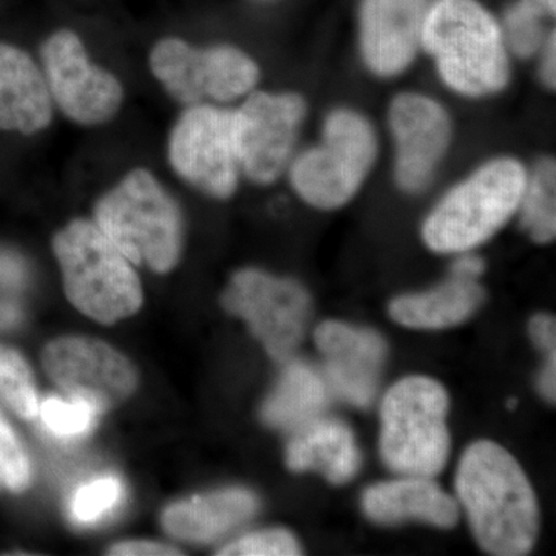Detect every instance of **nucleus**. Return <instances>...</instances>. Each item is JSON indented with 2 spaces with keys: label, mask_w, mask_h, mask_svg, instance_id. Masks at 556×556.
Instances as JSON below:
<instances>
[{
  "label": "nucleus",
  "mask_w": 556,
  "mask_h": 556,
  "mask_svg": "<svg viewBox=\"0 0 556 556\" xmlns=\"http://www.w3.org/2000/svg\"><path fill=\"white\" fill-rule=\"evenodd\" d=\"M390 126L396 141L397 185L405 192H420L447 152L452 139L448 113L431 98L404 93L391 104Z\"/></svg>",
  "instance_id": "nucleus-13"
},
{
  "label": "nucleus",
  "mask_w": 556,
  "mask_h": 556,
  "mask_svg": "<svg viewBox=\"0 0 556 556\" xmlns=\"http://www.w3.org/2000/svg\"><path fill=\"white\" fill-rule=\"evenodd\" d=\"M65 295L84 316L113 325L142 305V287L134 263L98 228L73 219L54 236Z\"/></svg>",
  "instance_id": "nucleus-4"
},
{
  "label": "nucleus",
  "mask_w": 556,
  "mask_h": 556,
  "mask_svg": "<svg viewBox=\"0 0 556 556\" xmlns=\"http://www.w3.org/2000/svg\"><path fill=\"white\" fill-rule=\"evenodd\" d=\"M258 507V497L249 490H219L172 504L164 510L163 527L178 540L212 543L249 521Z\"/></svg>",
  "instance_id": "nucleus-19"
},
{
  "label": "nucleus",
  "mask_w": 556,
  "mask_h": 556,
  "mask_svg": "<svg viewBox=\"0 0 556 556\" xmlns=\"http://www.w3.org/2000/svg\"><path fill=\"white\" fill-rule=\"evenodd\" d=\"M448 394L437 380L409 376L382 401L380 455L404 477L433 478L448 459Z\"/></svg>",
  "instance_id": "nucleus-6"
},
{
  "label": "nucleus",
  "mask_w": 556,
  "mask_h": 556,
  "mask_svg": "<svg viewBox=\"0 0 556 556\" xmlns=\"http://www.w3.org/2000/svg\"><path fill=\"white\" fill-rule=\"evenodd\" d=\"M555 10L556 0H518L501 25L507 50L519 58L533 56L547 38L544 22L555 16Z\"/></svg>",
  "instance_id": "nucleus-24"
},
{
  "label": "nucleus",
  "mask_w": 556,
  "mask_h": 556,
  "mask_svg": "<svg viewBox=\"0 0 556 556\" xmlns=\"http://www.w3.org/2000/svg\"><path fill=\"white\" fill-rule=\"evenodd\" d=\"M300 554L302 548L298 540L283 529L249 533L218 552L222 556H295Z\"/></svg>",
  "instance_id": "nucleus-29"
},
{
  "label": "nucleus",
  "mask_w": 556,
  "mask_h": 556,
  "mask_svg": "<svg viewBox=\"0 0 556 556\" xmlns=\"http://www.w3.org/2000/svg\"><path fill=\"white\" fill-rule=\"evenodd\" d=\"M287 464L289 470L318 471L331 484L342 485L356 477L362 456L353 431L345 424L317 417L292 431Z\"/></svg>",
  "instance_id": "nucleus-20"
},
{
  "label": "nucleus",
  "mask_w": 556,
  "mask_h": 556,
  "mask_svg": "<svg viewBox=\"0 0 556 556\" xmlns=\"http://www.w3.org/2000/svg\"><path fill=\"white\" fill-rule=\"evenodd\" d=\"M49 378L70 397L84 399L100 412L129 399L138 386L134 365L108 343L90 338H61L42 354Z\"/></svg>",
  "instance_id": "nucleus-12"
},
{
  "label": "nucleus",
  "mask_w": 556,
  "mask_h": 556,
  "mask_svg": "<svg viewBox=\"0 0 556 556\" xmlns=\"http://www.w3.org/2000/svg\"><path fill=\"white\" fill-rule=\"evenodd\" d=\"M94 223L134 265L166 274L182 247L178 204L152 172L134 169L94 206Z\"/></svg>",
  "instance_id": "nucleus-3"
},
{
  "label": "nucleus",
  "mask_w": 556,
  "mask_h": 556,
  "mask_svg": "<svg viewBox=\"0 0 556 556\" xmlns=\"http://www.w3.org/2000/svg\"><path fill=\"white\" fill-rule=\"evenodd\" d=\"M149 65L167 94L181 104L222 100L226 80L223 46L195 49L186 40L164 38L150 50Z\"/></svg>",
  "instance_id": "nucleus-16"
},
{
  "label": "nucleus",
  "mask_w": 556,
  "mask_h": 556,
  "mask_svg": "<svg viewBox=\"0 0 556 556\" xmlns=\"http://www.w3.org/2000/svg\"><path fill=\"white\" fill-rule=\"evenodd\" d=\"M530 336L538 348L546 351L548 354H556V324L555 318L551 316H535L530 320Z\"/></svg>",
  "instance_id": "nucleus-31"
},
{
  "label": "nucleus",
  "mask_w": 556,
  "mask_h": 556,
  "mask_svg": "<svg viewBox=\"0 0 556 556\" xmlns=\"http://www.w3.org/2000/svg\"><path fill=\"white\" fill-rule=\"evenodd\" d=\"M100 409L84 399L49 397L40 404L39 416L51 433L58 438H78L90 431L97 424Z\"/></svg>",
  "instance_id": "nucleus-26"
},
{
  "label": "nucleus",
  "mask_w": 556,
  "mask_h": 556,
  "mask_svg": "<svg viewBox=\"0 0 556 556\" xmlns=\"http://www.w3.org/2000/svg\"><path fill=\"white\" fill-rule=\"evenodd\" d=\"M123 500V484L119 479L108 477L94 479L79 486L70 503V514L78 525H97L115 510Z\"/></svg>",
  "instance_id": "nucleus-27"
},
{
  "label": "nucleus",
  "mask_w": 556,
  "mask_h": 556,
  "mask_svg": "<svg viewBox=\"0 0 556 556\" xmlns=\"http://www.w3.org/2000/svg\"><path fill=\"white\" fill-rule=\"evenodd\" d=\"M22 320V308L17 300L0 299V329L16 327Z\"/></svg>",
  "instance_id": "nucleus-35"
},
{
  "label": "nucleus",
  "mask_w": 556,
  "mask_h": 556,
  "mask_svg": "<svg viewBox=\"0 0 556 556\" xmlns=\"http://www.w3.org/2000/svg\"><path fill=\"white\" fill-rule=\"evenodd\" d=\"M378 156V138L364 116L336 110L325 121L321 142L291 164L295 192L311 206L336 208L348 203Z\"/></svg>",
  "instance_id": "nucleus-7"
},
{
  "label": "nucleus",
  "mask_w": 556,
  "mask_h": 556,
  "mask_svg": "<svg viewBox=\"0 0 556 556\" xmlns=\"http://www.w3.org/2000/svg\"><path fill=\"white\" fill-rule=\"evenodd\" d=\"M521 225L538 243H548L556 233V166L555 161H540L532 175H527L522 193Z\"/></svg>",
  "instance_id": "nucleus-23"
},
{
  "label": "nucleus",
  "mask_w": 556,
  "mask_h": 556,
  "mask_svg": "<svg viewBox=\"0 0 556 556\" xmlns=\"http://www.w3.org/2000/svg\"><path fill=\"white\" fill-rule=\"evenodd\" d=\"M485 292L475 278L453 276L452 280L426 294L393 300L390 314L409 328L442 329L463 324L481 306Z\"/></svg>",
  "instance_id": "nucleus-21"
},
{
  "label": "nucleus",
  "mask_w": 556,
  "mask_h": 556,
  "mask_svg": "<svg viewBox=\"0 0 556 556\" xmlns=\"http://www.w3.org/2000/svg\"><path fill=\"white\" fill-rule=\"evenodd\" d=\"M329 393L331 388L320 372L305 362H291L263 405V420L292 433L321 416L328 407Z\"/></svg>",
  "instance_id": "nucleus-22"
},
{
  "label": "nucleus",
  "mask_w": 556,
  "mask_h": 556,
  "mask_svg": "<svg viewBox=\"0 0 556 556\" xmlns=\"http://www.w3.org/2000/svg\"><path fill=\"white\" fill-rule=\"evenodd\" d=\"M484 262L477 257V255H463V257L456 260L452 273L453 276L475 278V280H477V278L484 273Z\"/></svg>",
  "instance_id": "nucleus-34"
},
{
  "label": "nucleus",
  "mask_w": 556,
  "mask_h": 556,
  "mask_svg": "<svg viewBox=\"0 0 556 556\" xmlns=\"http://www.w3.org/2000/svg\"><path fill=\"white\" fill-rule=\"evenodd\" d=\"M110 555L123 556H170L181 555L177 548L164 546L160 543H149V541H127V543L116 544L112 547Z\"/></svg>",
  "instance_id": "nucleus-32"
},
{
  "label": "nucleus",
  "mask_w": 556,
  "mask_h": 556,
  "mask_svg": "<svg viewBox=\"0 0 556 556\" xmlns=\"http://www.w3.org/2000/svg\"><path fill=\"white\" fill-rule=\"evenodd\" d=\"M527 172L511 159L490 161L450 190L424 223V241L441 254L484 243L519 211Z\"/></svg>",
  "instance_id": "nucleus-5"
},
{
  "label": "nucleus",
  "mask_w": 556,
  "mask_h": 556,
  "mask_svg": "<svg viewBox=\"0 0 556 556\" xmlns=\"http://www.w3.org/2000/svg\"><path fill=\"white\" fill-rule=\"evenodd\" d=\"M223 306L243 318L269 356L287 362L302 342L311 317V298L298 281L258 269L239 270L223 294Z\"/></svg>",
  "instance_id": "nucleus-10"
},
{
  "label": "nucleus",
  "mask_w": 556,
  "mask_h": 556,
  "mask_svg": "<svg viewBox=\"0 0 556 556\" xmlns=\"http://www.w3.org/2000/svg\"><path fill=\"white\" fill-rule=\"evenodd\" d=\"M515 407H517V401H515V399H510V401H508V408Z\"/></svg>",
  "instance_id": "nucleus-36"
},
{
  "label": "nucleus",
  "mask_w": 556,
  "mask_h": 556,
  "mask_svg": "<svg viewBox=\"0 0 556 556\" xmlns=\"http://www.w3.org/2000/svg\"><path fill=\"white\" fill-rule=\"evenodd\" d=\"M0 401L22 419L39 416L35 378L17 351L0 345Z\"/></svg>",
  "instance_id": "nucleus-25"
},
{
  "label": "nucleus",
  "mask_w": 556,
  "mask_h": 556,
  "mask_svg": "<svg viewBox=\"0 0 556 556\" xmlns=\"http://www.w3.org/2000/svg\"><path fill=\"white\" fill-rule=\"evenodd\" d=\"M362 506L367 517L379 525L417 519L450 529L459 519L456 501L431 478L405 477L369 486Z\"/></svg>",
  "instance_id": "nucleus-18"
},
{
  "label": "nucleus",
  "mask_w": 556,
  "mask_h": 556,
  "mask_svg": "<svg viewBox=\"0 0 556 556\" xmlns=\"http://www.w3.org/2000/svg\"><path fill=\"white\" fill-rule=\"evenodd\" d=\"M260 2H270V0H260Z\"/></svg>",
  "instance_id": "nucleus-37"
},
{
  "label": "nucleus",
  "mask_w": 556,
  "mask_h": 556,
  "mask_svg": "<svg viewBox=\"0 0 556 556\" xmlns=\"http://www.w3.org/2000/svg\"><path fill=\"white\" fill-rule=\"evenodd\" d=\"M420 47L450 89L466 97L496 93L510 80L503 28L478 0L430 2Z\"/></svg>",
  "instance_id": "nucleus-2"
},
{
  "label": "nucleus",
  "mask_w": 556,
  "mask_h": 556,
  "mask_svg": "<svg viewBox=\"0 0 556 556\" xmlns=\"http://www.w3.org/2000/svg\"><path fill=\"white\" fill-rule=\"evenodd\" d=\"M456 493L479 546L497 556L529 554L538 535L535 492L514 456L490 441L460 457Z\"/></svg>",
  "instance_id": "nucleus-1"
},
{
  "label": "nucleus",
  "mask_w": 556,
  "mask_h": 556,
  "mask_svg": "<svg viewBox=\"0 0 556 556\" xmlns=\"http://www.w3.org/2000/svg\"><path fill=\"white\" fill-rule=\"evenodd\" d=\"M27 283V268L20 257L0 252V299L17 300Z\"/></svg>",
  "instance_id": "nucleus-30"
},
{
  "label": "nucleus",
  "mask_w": 556,
  "mask_h": 556,
  "mask_svg": "<svg viewBox=\"0 0 556 556\" xmlns=\"http://www.w3.org/2000/svg\"><path fill=\"white\" fill-rule=\"evenodd\" d=\"M431 0H362L361 49L368 68L396 76L415 61Z\"/></svg>",
  "instance_id": "nucleus-15"
},
{
  "label": "nucleus",
  "mask_w": 556,
  "mask_h": 556,
  "mask_svg": "<svg viewBox=\"0 0 556 556\" xmlns=\"http://www.w3.org/2000/svg\"><path fill=\"white\" fill-rule=\"evenodd\" d=\"M556 39L555 30L548 33L546 40H544V58L543 68H541V75L543 80L546 83L548 89H555L556 84Z\"/></svg>",
  "instance_id": "nucleus-33"
},
{
  "label": "nucleus",
  "mask_w": 556,
  "mask_h": 556,
  "mask_svg": "<svg viewBox=\"0 0 556 556\" xmlns=\"http://www.w3.org/2000/svg\"><path fill=\"white\" fill-rule=\"evenodd\" d=\"M316 345L329 388L356 407H369L387 357L386 340L369 329L325 321L316 329Z\"/></svg>",
  "instance_id": "nucleus-14"
},
{
  "label": "nucleus",
  "mask_w": 556,
  "mask_h": 556,
  "mask_svg": "<svg viewBox=\"0 0 556 556\" xmlns=\"http://www.w3.org/2000/svg\"><path fill=\"white\" fill-rule=\"evenodd\" d=\"M40 58L51 100L70 121L94 127L115 118L123 108V84L90 60L75 31H54L42 43Z\"/></svg>",
  "instance_id": "nucleus-9"
},
{
  "label": "nucleus",
  "mask_w": 556,
  "mask_h": 556,
  "mask_svg": "<svg viewBox=\"0 0 556 556\" xmlns=\"http://www.w3.org/2000/svg\"><path fill=\"white\" fill-rule=\"evenodd\" d=\"M30 481V457L25 452L16 431L0 412V490L20 493L27 489Z\"/></svg>",
  "instance_id": "nucleus-28"
},
{
  "label": "nucleus",
  "mask_w": 556,
  "mask_h": 556,
  "mask_svg": "<svg viewBox=\"0 0 556 556\" xmlns=\"http://www.w3.org/2000/svg\"><path fill=\"white\" fill-rule=\"evenodd\" d=\"M53 119L46 76L30 54L0 42V130L35 135Z\"/></svg>",
  "instance_id": "nucleus-17"
},
{
  "label": "nucleus",
  "mask_w": 556,
  "mask_h": 556,
  "mask_svg": "<svg viewBox=\"0 0 556 556\" xmlns=\"http://www.w3.org/2000/svg\"><path fill=\"white\" fill-rule=\"evenodd\" d=\"M233 113L240 170L257 185H273L294 153L305 101L295 93L251 91Z\"/></svg>",
  "instance_id": "nucleus-11"
},
{
  "label": "nucleus",
  "mask_w": 556,
  "mask_h": 556,
  "mask_svg": "<svg viewBox=\"0 0 556 556\" xmlns=\"http://www.w3.org/2000/svg\"><path fill=\"white\" fill-rule=\"evenodd\" d=\"M167 156L172 169L188 185L226 200L239 186L236 113L212 104H193L172 127Z\"/></svg>",
  "instance_id": "nucleus-8"
}]
</instances>
